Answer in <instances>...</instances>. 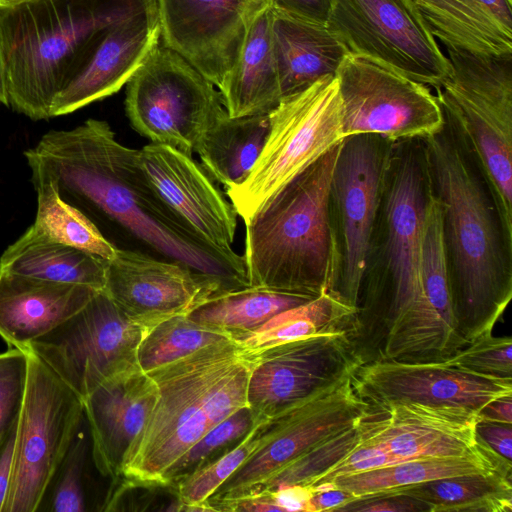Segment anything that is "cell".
Here are the masks:
<instances>
[{
	"label": "cell",
	"instance_id": "cell-1",
	"mask_svg": "<svg viewBox=\"0 0 512 512\" xmlns=\"http://www.w3.org/2000/svg\"><path fill=\"white\" fill-rule=\"evenodd\" d=\"M24 155L31 177L52 181L116 248L180 262L229 292L249 287L245 260L212 250L178 221L147 182L137 149L121 144L107 121L50 130Z\"/></svg>",
	"mask_w": 512,
	"mask_h": 512
},
{
	"label": "cell",
	"instance_id": "cell-2",
	"mask_svg": "<svg viewBox=\"0 0 512 512\" xmlns=\"http://www.w3.org/2000/svg\"><path fill=\"white\" fill-rule=\"evenodd\" d=\"M431 192L422 139L392 142L349 336L362 364L444 362L467 346L429 306L421 242Z\"/></svg>",
	"mask_w": 512,
	"mask_h": 512
},
{
	"label": "cell",
	"instance_id": "cell-3",
	"mask_svg": "<svg viewBox=\"0 0 512 512\" xmlns=\"http://www.w3.org/2000/svg\"><path fill=\"white\" fill-rule=\"evenodd\" d=\"M444 115V114H443ZM422 139L442 239L457 329L469 344L492 329L512 297V238L475 155L444 115Z\"/></svg>",
	"mask_w": 512,
	"mask_h": 512
},
{
	"label": "cell",
	"instance_id": "cell-4",
	"mask_svg": "<svg viewBox=\"0 0 512 512\" xmlns=\"http://www.w3.org/2000/svg\"><path fill=\"white\" fill-rule=\"evenodd\" d=\"M154 15L156 0H29L0 7L9 107L32 120L51 118L55 97L108 31Z\"/></svg>",
	"mask_w": 512,
	"mask_h": 512
},
{
	"label": "cell",
	"instance_id": "cell-5",
	"mask_svg": "<svg viewBox=\"0 0 512 512\" xmlns=\"http://www.w3.org/2000/svg\"><path fill=\"white\" fill-rule=\"evenodd\" d=\"M340 145L293 179L245 224L243 256L249 286L312 298L336 295L340 250L330 185Z\"/></svg>",
	"mask_w": 512,
	"mask_h": 512
},
{
	"label": "cell",
	"instance_id": "cell-6",
	"mask_svg": "<svg viewBox=\"0 0 512 512\" xmlns=\"http://www.w3.org/2000/svg\"><path fill=\"white\" fill-rule=\"evenodd\" d=\"M448 54L451 73L435 87L437 101L479 162L512 238V55Z\"/></svg>",
	"mask_w": 512,
	"mask_h": 512
},
{
	"label": "cell",
	"instance_id": "cell-7",
	"mask_svg": "<svg viewBox=\"0 0 512 512\" xmlns=\"http://www.w3.org/2000/svg\"><path fill=\"white\" fill-rule=\"evenodd\" d=\"M263 149L241 183L225 189L245 224L287 184L345 139L336 76L282 98L268 114Z\"/></svg>",
	"mask_w": 512,
	"mask_h": 512
},
{
	"label": "cell",
	"instance_id": "cell-8",
	"mask_svg": "<svg viewBox=\"0 0 512 512\" xmlns=\"http://www.w3.org/2000/svg\"><path fill=\"white\" fill-rule=\"evenodd\" d=\"M234 342L209 345L148 373L158 397L125 456L120 477L136 485H170L177 465L209 430L206 389L216 364Z\"/></svg>",
	"mask_w": 512,
	"mask_h": 512
},
{
	"label": "cell",
	"instance_id": "cell-9",
	"mask_svg": "<svg viewBox=\"0 0 512 512\" xmlns=\"http://www.w3.org/2000/svg\"><path fill=\"white\" fill-rule=\"evenodd\" d=\"M125 111L137 133L189 156L202 134L226 113L218 89L161 43L127 82Z\"/></svg>",
	"mask_w": 512,
	"mask_h": 512
},
{
	"label": "cell",
	"instance_id": "cell-10",
	"mask_svg": "<svg viewBox=\"0 0 512 512\" xmlns=\"http://www.w3.org/2000/svg\"><path fill=\"white\" fill-rule=\"evenodd\" d=\"M27 352L26 389L3 512H37L84 419L83 400L38 356Z\"/></svg>",
	"mask_w": 512,
	"mask_h": 512
},
{
	"label": "cell",
	"instance_id": "cell-11",
	"mask_svg": "<svg viewBox=\"0 0 512 512\" xmlns=\"http://www.w3.org/2000/svg\"><path fill=\"white\" fill-rule=\"evenodd\" d=\"M326 27L350 55L425 85L437 87L451 73L415 0H332Z\"/></svg>",
	"mask_w": 512,
	"mask_h": 512
},
{
	"label": "cell",
	"instance_id": "cell-12",
	"mask_svg": "<svg viewBox=\"0 0 512 512\" xmlns=\"http://www.w3.org/2000/svg\"><path fill=\"white\" fill-rule=\"evenodd\" d=\"M145 328L97 292L77 313L26 347L82 400L106 380L138 367Z\"/></svg>",
	"mask_w": 512,
	"mask_h": 512
},
{
	"label": "cell",
	"instance_id": "cell-13",
	"mask_svg": "<svg viewBox=\"0 0 512 512\" xmlns=\"http://www.w3.org/2000/svg\"><path fill=\"white\" fill-rule=\"evenodd\" d=\"M335 76L345 138L375 134L390 142L425 139L444 125L437 98L423 83L350 54Z\"/></svg>",
	"mask_w": 512,
	"mask_h": 512
},
{
	"label": "cell",
	"instance_id": "cell-14",
	"mask_svg": "<svg viewBox=\"0 0 512 512\" xmlns=\"http://www.w3.org/2000/svg\"><path fill=\"white\" fill-rule=\"evenodd\" d=\"M390 141L375 134L346 137L334 166L330 199L340 250L336 295L357 308L380 206Z\"/></svg>",
	"mask_w": 512,
	"mask_h": 512
},
{
	"label": "cell",
	"instance_id": "cell-15",
	"mask_svg": "<svg viewBox=\"0 0 512 512\" xmlns=\"http://www.w3.org/2000/svg\"><path fill=\"white\" fill-rule=\"evenodd\" d=\"M352 375L270 418L254 452L206 502L209 510L252 494L308 449L356 425L369 404L355 392Z\"/></svg>",
	"mask_w": 512,
	"mask_h": 512
},
{
	"label": "cell",
	"instance_id": "cell-16",
	"mask_svg": "<svg viewBox=\"0 0 512 512\" xmlns=\"http://www.w3.org/2000/svg\"><path fill=\"white\" fill-rule=\"evenodd\" d=\"M244 352L251 362L248 407L254 420L284 412L352 375L361 365L348 328Z\"/></svg>",
	"mask_w": 512,
	"mask_h": 512
},
{
	"label": "cell",
	"instance_id": "cell-17",
	"mask_svg": "<svg viewBox=\"0 0 512 512\" xmlns=\"http://www.w3.org/2000/svg\"><path fill=\"white\" fill-rule=\"evenodd\" d=\"M147 182L178 221L200 242L234 260L235 208L205 168L180 150L150 142L137 149Z\"/></svg>",
	"mask_w": 512,
	"mask_h": 512
},
{
	"label": "cell",
	"instance_id": "cell-18",
	"mask_svg": "<svg viewBox=\"0 0 512 512\" xmlns=\"http://www.w3.org/2000/svg\"><path fill=\"white\" fill-rule=\"evenodd\" d=\"M266 0H156L160 43L218 90Z\"/></svg>",
	"mask_w": 512,
	"mask_h": 512
},
{
	"label": "cell",
	"instance_id": "cell-19",
	"mask_svg": "<svg viewBox=\"0 0 512 512\" xmlns=\"http://www.w3.org/2000/svg\"><path fill=\"white\" fill-rule=\"evenodd\" d=\"M103 291L145 330L172 316L188 315L208 300L229 293L220 280L180 262L119 248L106 261Z\"/></svg>",
	"mask_w": 512,
	"mask_h": 512
},
{
	"label": "cell",
	"instance_id": "cell-20",
	"mask_svg": "<svg viewBox=\"0 0 512 512\" xmlns=\"http://www.w3.org/2000/svg\"><path fill=\"white\" fill-rule=\"evenodd\" d=\"M352 384L370 407L414 402L478 413L491 400L512 395L511 378L485 376L444 362H370L356 369Z\"/></svg>",
	"mask_w": 512,
	"mask_h": 512
},
{
	"label": "cell",
	"instance_id": "cell-21",
	"mask_svg": "<svg viewBox=\"0 0 512 512\" xmlns=\"http://www.w3.org/2000/svg\"><path fill=\"white\" fill-rule=\"evenodd\" d=\"M477 413L420 403L370 407L358 423L360 443L377 446L400 461L452 457L476 448Z\"/></svg>",
	"mask_w": 512,
	"mask_h": 512
},
{
	"label": "cell",
	"instance_id": "cell-22",
	"mask_svg": "<svg viewBox=\"0 0 512 512\" xmlns=\"http://www.w3.org/2000/svg\"><path fill=\"white\" fill-rule=\"evenodd\" d=\"M157 397L156 382L138 366L106 380L83 399L93 464L100 475L113 481L120 477Z\"/></svg>",
	"mask_w": 512,
	"mask_h": 512
},
{
	"label": "cell",
	"instance_id": "cell-23",
	"mask_svg": "<svg viewBox=\"0 0 512 512\" xmlns=\"http://www.w3.org/2000/svg\"><path fill=\"white\" fill-rule=\"evenodd\" d=\"M159 43L158 15L113 26L82 70L55 97L51 117L70 114L118 92Z\"/></svg>",
	"mask_w": 512,
	"mask_h": 512
},
{
	"label": "cell",
	"instance_id": "cell-24",
	"mask_svg": "<svg viewBox=\"0 0 512 512\" xmlns=\"http://www.w3.org/2000/svg\"><path fill=\"white\" fill-rule=\"evenodd\" d=\"M99 291L0 271V337L25 349L82 309Z\"/></svg>",
	"mask_w": 512,
	"mask_h": 512
},
{
	"label": "cell",
	"instance_id": "cell-25",
	"mask_svg": "<svg viewBox=\"0 0 512 512\" xmlns=\"http://www.w3.org/2000/svg\"><path fill=\"white\" fill-rule=\"evenodd\" d=\"M447 49L489 57L512 55V0H415Z\"/></svg>",
	"mask_w": 512,
	"mask_h": 512
},
{
	"label": "cell",
	"instance_id": "cell-26",
	"mask_svg": "<svg viewBox=\"0 0 512 512\" xmlns=\"http://www.w3.org/2000/svg\"><path fill=\"white\" fill-rule=\"evenodd\" d=\"M272 22L267 4L253 20L236 63L218 90L230 117L267 115L282 99Z\"/></svg>",
	"mask_w": 512,
	"mask_h": 512
},
{
	"label": "cell",
	"instance_id": "cell-27",
	"mask_svg": "<svg viewBox=\"0 0 512 512\" xmlns=\"http://www.w3.org/2000/svg\"><path fill=\"white\" fill-rule=\"evenodd\" d=\"M272 31L282 98L298 93L324 77L335 76L349 55L324 25L273 12Z\"/></svg>",
	"mask_w": 512,
	"mask_h": 512
},
{
	"label": "cell",
	"instance_id": "cell-28",
	"mask_svg": "<svg viewBox=\"0 0 512 512\" xmlns=\"http://www.w3.org/2000/svg\"><path fill=\"white\" fill-rule=\"evenodd\" d=\"M477 443L476 448L460 456L403 460L339 476L326 484L348 492L355 500L453 476L493 472L512 474V461L502 458L480 442Z\"/></svg>",
	"mask_w": 512,
	"mask_h": 512
},
{
	"label": "cell",
	"instance_id": "cell-29",
	"mask_svg": "<svg viewBox=\"0 0 512 512\" xmlns=\"http://www.w3.org/2000/svg\"><path fill=\"white\" fill-rule=\"evenodd\" d=\"M106 261L52 241L31 225L4 250L0 256V271L103 291Z\"/></svg>",
	"mask_w": 512,
	"mask_h": 512
},
{
	"label": "cell",
	"instance_id": "cell-30",
	"mask_svg": "<svg viewBox=\"0 0 512 512\" xmlns=\"http://www.w3.org/2000/svg\"><path fill=\"white\" fill-rule=\"evenodd\" d=\"M268 131V114L230 117L226 112L202 134L194 152L209 175L226 189L248 177Z\"/></svg>",
	"mask_w": 512,
	"mask_h": 512
},
{
	"label": "cell",
	"instance_id": "cell-31",
	"mask_svg": "<svg viewBox=\"0 0 512 512\" xmlns=\"http://www.w3.org/2000/svg\"><path fill=\"white\" fill-rule=\"evenodd\" d=\"M311 299L305 295L249 286L214 297L188 316L226 332L239 342L275 315Z\"/></svg>",
	"mask_w": 512,
	"mask_h": 512
},
{
	"label": "cell",
	"instance_id": "cell-32",
	"mask_svg": "<svg viewBox=\"0 0 512 512\" xmlns=\"http://www.w3.org/2000/svg\"><path fill=\"white\" fill-rule=\"evenodd\" d=\"M511 479V474L500 472L475 473L391 491L407 494L426 503L430 512H511Z\"/></svg>",
	"mask_w": 512,
	"mask_h": 512
},
{
	"label": "cell",
	"instance_id": "cell-33",
	"mask_svg": "<svg viewBox=\"0 0 512 512\" xmlns=\"http://www.w3.org/2000/svg\"><path fill=\"white\" fill-rule=\"evenodd\" d=\"M37 195L32 227L42 236L105 260L112 259L116 247L79 209L66 202L56 185L42 177H31Z\"/></svg>",
	"mask_w": 512,
	"mask_h": 512
},
{
	"label": "cell",
	"instance_id": "cell-34",
	"mask_svg": "<svg viewBox=\"0 0 512 512\" xmlns=\"http://www.w3.org/2000/svg\"><path fill=\"white\" fill-rule=\"evenodd\" d=\"M355 313L356 308L337 295L324 293L275 315L238 343L245 351H255L330 330L349 329Z\"/></svg>",
	"mask_w": 512,
	"mask_h": 512
},
{
	"label": "cell",
	"instance_id": "cell-35",
	"mask_svg": "<svg viewBox=\"0 0 512 512\" xmlns=\"http://www.w3.org/2000/svg\"><path fill=\"white\" fill-rule=\"evenodd\" d=\"M234 340L226 332L199 323L188 315H176L145 330L137 350V364L149 373L204 347Z\"/></svg>",
	"mask_w": 512,
	"mask_h": 512
},
{
	"label": "cell",
	"instance_id": "cell-36",
	"mask_svg": "<svg viewBox=\"0 0 512 512\" xmlns=\"http://www.w3.org/2000/svg\"><path fill=\"white\" fill-rule=\"evenodd\" d=\"M269 420H254L253 426L233 448L180 479L175 484L178 510L209 511L206 502L254 452Z\"/></svg>",
	"mask_w": 512,
	"mask_h": 512
},
{
	"label": "cell",
	"instance_id": "cell-37",
	"mask_svg": "<svg viewBox=\"0 0 512 512\" xmlns=\"http://www.w3.org/2000/svg\"><path fill=\"white\" fill-rule=\"evenodd\" d=\"M91 438L84 416L63 459L53 473L37 512H86L91 510L88 468Z\"/></svg>",
	"mask_w": 512,
	"mask_h": 512
},
{
	"label": "cell",
	"instance_id": "cell-38",
	"mask_svg": "<svg viewBox=\"0 0 512 512\" xmlns=\"http://www.w3.org/2000/svg\"><path fill=\"white\" fill-rule=\"evenodd\" d=\"M358 423L308 449L268 477L252 494L287 485H310L358 446Z\"/></svg>",
	"mask_w": 512,
	"mask_h": 512
},
{
	"label": "cell",
	"instance_id": "cell-39",
	"mask_svg": "<svg viewBox=\"0 0 512 512\" xmlns=\"http://www.w3.org/2000/svg\"><path fill=\"white\" fill-rule=\"evenodd\" d=\"M444 363L485 376L512 379V339L487 333Z\"/></svg>",
	"mask_w": 512,
	"mask_h": 512
},
{
	"label": "cell",
	"instance_id": "cell-40",
	"mask_svg": "<svg viewBox=\"0 0 512 512\" xmlns=\"http://www.w3.org/2000/svg\"><path fill=\"white\" fill-rule=\"evenodd\" d=\"M254 417L249 407L242 408L208 430L177 465L170 478V485L203 465L217 451L241 439L253 426Z\"/></svg>",
	"mask_w": 512,
	"mask_h": 512
},
{
	"label": "cell",
	"instance_id": "cell-41",
	"mask_svg": "<svg viewBox=\"0 0 512 512\" xmlns=\"http://www.w3.org/2000/svg\"><path fill=\"white\" fill-rule=\"evenodd\" d=\"M28 372L27 349L9 347L0 353V438L17 422Z\"/></svg>",
	"mask_w": 512,
	"mask_h": 512
},
{
	"label": "cell",
	"instance_id": "cell-42",
	"mask_svg": "<svg viewBox=\"0 0 512 512\" xmlns=\"http://www.w3.org/2000/svg\"><path fill=\"white\" fill-rule=\"evenodd\" d=\"M399 461L400 460L377 446L365 445L359 442L356 448H354L339 462H337L330 469L316 478L308 486H315L318 484L330 482L339 476L359 473L393 464Z\"/></svg>",
	"mask_w": 512,
	"mask_h": 512
},
{
	"label": "cell",
	"instance_id": "cell-43",
	"mask_svg": "<svg viewBox=\"0 0 512 512\" xmlns=\"http://www.w3.org/2000/svg\"><path fill=\"white\" fill-rule=\"evenodd\" d=\"M342 512H430V507L407 494L396 491L357 498L341 507Z\"/></svg>",
	"mask_w": 512,
	"mask_h": 512
},
{
	"label": "cell",
	"instance_id": "cell-44",
	"mask_svg": "<svg viewBox=\"0 0 512 512\" xmlns=\"http://www.w3.org/2000/svg\"><path fill=\"white\" fill-rule=\"evenodd\" d=\"M267 4L277 14L324 26L332 9V0H267Z\"/></svg>",
	"mask_w": 512,
	"mask_h": 512
},
{
	"label": "cell",
	"instance_id": "cell-45",
	"mask_svg": "<svg viewBox=\"0 0 512 512\" xmlns=\"http://www.w3.org/2000/svg\"><path fill=\"white\" fill-rule=\"evenodd\" d=\"M475 437L497 455L512 461V423L477 419Z\"/></svg>",
	"mask_w": 512,
	"mask_h": 512
},
{
	"label": "cell",
	"instance_id": "cell-46",
	"mask_svg": "<svg viewBox=\"0 0 512 512\" xmlns=\"http://www.w3.org/2000/svg\"><path fill=\"white\" fill-rule=\"evenodd\" d=\"M279 512H311L313 489L308 485H287L267 490Z\"/></svg>",
	"mask_w": 512,
	"mask_h": 512
},
{
	"label": "cell",
	"instance_id": "cell-47",
	"mask_svg": "<svg viewBox=\"0 0 512 512\" xmlns=\"http://www.w3.org/2000/svg\"><path fill=\"white\" fill-rule=\"evenodd\" d=\"M16 437L17 422L0 438V512L4 510L9 493Z\"/></svg>",
	"mask_w": 512,
	"mask_h": 512
},
{
	"label": "cell",
	"instance_id": "cell-48",
	"mask_svg": "<svg viewBox=\"0 0 512 512\" xmlns=\"http://www.w3.org/2000/svg\"><path fill=\"white\" fill-rule=\"evenodd\" d=\"M311 512L339 511V509L354 500V497L346 491L335 488L329 484L311 486Z\"/></svg>",
	"mask_w": 512,
	"mask_h": 512
},
{
	"label": "cell",
	"instance_id": "cell-49",
	"mask_svg": "<svg viewBox=\"0 0 512 512\" xmlns=\"http://www.w3.org/2000/svg\"><path fill=\"white\" fill-rule=\"evenodd\" d=\"M485 421L512 423V395L495 398L485 404L477 413Z\"/></svg>",
	"mask_w": 512,
	"mask_h": 512
},
{
	"label": "cell",
	"instance_id": "cell-50",
	"mask_svg": "<svg viewBox=\"0 0 512 512\" xmlns=\"http://www.w3.org/2000/svg\"><path fill=\"white\" fill-rule=\"evenodd\" d=\"M0 104L9 106L7 94L6 61L0 18Z\"/></svg>",
	"mask_w": 512,
	"mask_h": 512
},
{
	"label": "cell",
	"instance_id": "cell-51",
	"mask_svg": "<svg viewBox=\"0 0 512 512\" xmlns=\"http://www.w3.org/2000/svg\"><path fill=\"white\" fill-rule=\"evenodd\" d=\"M27 1L29 0H0V7L14 6Z\"/></svg>",
	"mask_w": 512,
	"mask_h": 512
},
{
	"label": "cell",
	"instance_id": "cell-52",
	"mask_svg": "<svg viewBox=\"0 0 512 512\" xmlns=\"http://www.w3.org/2000/svg\"><path fill=\"white\" fill-rule=\"evenodd\" d=\"M267 1V0H266Z\"/></svg>",
	"mask_w": 512,
	"mask_h": 512
}]
</instances>
